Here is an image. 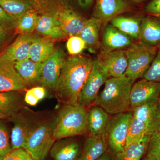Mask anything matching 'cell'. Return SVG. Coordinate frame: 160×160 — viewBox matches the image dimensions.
Wrapping results in <instances>:
<instances>
[{"instance_id":"6da1fadb","label":"cell","mask_w":160,"mask_h":160,"mask_svg":"<svg viewBox=\"0 0 160 160\" xmlns=\"http://www.w3.org/2000/svg\"><path fill=\"white\" fill-rule=\"evenodd\" d=\"M92 64L93 60L84 56H73L65 60L55 89L58 101L65 105H78Z\"/></svg>"},{"instance_id":"7a4b0ae2","label":"cell","mask_w":160,"mask_h":160,"mask_svg":"<svg viewBox=\"0 0 160 160\" xmlns=\"http://www.w3.org/2000/svg\"><path fill=\"white\" fill-rule=\"evenodd\" d=\"M134 82L125 75L109 78L93 104L109 114L116 115L126 112L131 108L130 91Z\"/></svg>"},{"instance_id":"3957f363","label":"cell","mask_w":160,"mask_h":160,"mask_svg":"<svg viewBox=\"0 0 160 160\" xmlns=\"http://www.w3.org/2000/svg\"><path fill=\"white\" fill-rule=\"evenodd\" d=\"M88 131L87 111L79 105H65L57 116L55 139L79 135Z\"/></svg>"},{"instance_id":"277c9868","label":"cell","mask_w":160,"mask_h":160,"mask_svg":"<svg viewBox=\"0 0 160 160\" xmlns=\"http://www.w3.org/2000/svg\"><path fill=\"white\" fill-rule=\"evenodd\" d=\"M57 117L41 121L28 137L23 148L29 152L33 160H45L54 144Z\"/></svg>"},{"instance_id":"5b68a950","label":"cell","mask_w":160,"mask_h":160,"mask_svg":"<svg viewBox=\"0 0 160 160\" xmlns=\"http://www.w3.org/2000/svg\"><path fill=\"white\" fill-rule=\"evenodd\" d=\"M157 51V47H151L141 41L132 43L125 50L128 66L124 75L135 82L143 77L149 69Z\"/></svg>"},{"instance_id":"8992f818","label":"cell","mask_w":160,"mask_h":160,"mask_svg":"<svg viewBox=\"0 0 160 160\" xmlns=\"http://www.w3.org/2000/svg\"><path fill=\"white\" fill-rule=\"evenodd\" d=\"M109 78L107 69L98 58L93 60L90 74L81 92L78 105L86 108L93 104L98 95L100 88Z\"/></svg>"},{"instance_id":"52a82bcc","label":"cell","mask_w":160,"mask_h":160,"mask_svg":"<svg viewBox=\"0 0 160 160\" xmlns=\"http://www.w3.org/2000/svg\"><path fill=\"white\" fill-rule=\"evenodd\" d=\"M132 111L115 115L109 120L106 137L109 147L115 155L124 150Z\"/></svg>"},{"instance_id":"ba28073f","label":"cell","mask_w":160,"mask_h":160,"mask_svg":"<svg viewBox=\"0 0 160 160\" xmlns=\"http://www.w3.org/2000/svg\"><path fill=\"white\" fill-rule=\"evenodd\" d=\"M27 108H23L9 119L14 124L11 135L12 149L23 148L28 137L41 121Z\"/></svg>"},{"instance_id":"9c48e42d","label":"cell","mask_w":160,"mask_h":160,"mask_svg":"<svg viewBox=\"0 0 160 160\" xmlns=\"http://www.w3.org/2000/svg\"><path fill=\"white\" fill-rule=\"evenodd\" d=\"M65 60L64 52L59 48L42 62L41 83L44 87L55 90Z\"/></svg>"},{"instance_id":"30bf717a","label":"cell","mask_w":160,"mask_h":160,"mask_svg":"<svg viewBox=\"0 0 160 160\" xmlns=\"http://www.w3.org/2000/svg\"><path fill=\"white\" fill-rule=\"evenodd\" d=\"M160 82L142 79L132 85L130 94V105L133 109L138 106L158 102Z\"/></svg>"},{"instance_id":"8fae6325","label":"cell","mask_w":160,"mask_h":160,"mask_svg":"<svg viewBox=\"0 0 160 160\" xmlns=\"http://www.w3.org/2000/svg\"><path fill=\"white\" fill-rule=\"evenodd\" d=\"M15 63L0 56V92L26 89V85L15 68Z\"/></svg>"},{"instance_id":"7c38bea8","label":"cell","mask_w":160,"mask_h":160,"mask_svg":"<svg viewBox=\"0 0 160 160\" xmlns=\"http://www.w3.org/2000/svg\"><path fill=\"white\" fill-rule=\"evenodd\" d=\"M39 38L31 34H20L15 41L0 54V56L14 62L26 59L29 57L32 45Z\"/></svg>"},{"instance_id":"4fadbf2b","label":"cell","mask_w":160,"mask_h":160,"mask_svg":"<svg viewBox=\"0 0 160 160\" xmlns=\"http://www.w3.org/2000/svg\"><path fill=\"white\" fill-rule=\"evenodd\" d=\"M98 58L107 69L110 77H120L125 75L128 66L125 50H103Z\"/></svg>"},{"instance_id":"5bb4252c","label":"cell","mask_w":160,"mask_h":160,"mask_svg":"<svg viewBox=\"0 0 160 160\" xmlns=\"http://www.w3.org/2000/svg\"><path fill=\"white\" fill-rule=\"evenodd\" d=\"M129 9V5L124 0H96L93 17L107 23Z\"/></svg>"},{"instance_id":"9a60e30c","label":"cell","mask_w":160,"mask_h":160,"mask_svg":"<svg viewBox=\"0 0 160 160\" xmlns=\"http://www.w3.org/2000/svg\"><path fill=\"white\" fill-rule=\"evenodd\" d=\"M132 117L142 121L151 135L160 126V106L158 102L138 106L132 109Z\"/></svg>"},{"instance_id":"2e32d148","label":"cell","mask_w":160,"mask_h":160,"mask_svg":"<svg viewBox=\"0 0 160 160\" xmlns=\"http://www.w3.org/2000/svg\"><path fill=\"white\" fill-rule=\"evenodd\" d=\"M131 38L111 24L105 26L102 35L104 51H112L128 47L132 43Z\"/></svg>"},{"instance_id":"e0dca14e","label":"cell","mask_w":160,"mask_h":160,"mask_svg":"<svg viewBox=\"0 0 160 160\" xmlns=\"http://www.w3.org/2000/svg\"><path fill=\"white\" fill-rule=\"evenodd\" d=\"M56 17L64 33L70 37L79 36L86 21L75 12L69 9H62Z\"/></svg>"},{"instance_id":"ac0fdd59","label":"cell","mask_w":160,"mask_h":160,"mask_svg":"<svg viewBox=\"0 0 160 160\" xmlns=\"http://www.w3.org/2000/svg\"><path fill=\"white\" fill-rule=\"evenodd\" d=\"M18 91L0 92V120L10 118L23 108Z\"/></svg>"},{"instance_id":"d6986e66","label":"cell","mask_w":160,"mask_h":160,"mask_svg":"<svg viewBox=\"0 0 160 160\" xmlns=\"http://www.w3.org/2000/svg\"><path fill=\"white\" fill-rule=\"evenodd\" d=\"M109 118L108 113L98 106L87 112V127L90 136L106 135Z\"/></svg>"},{"instance_id":"ffe728a7","label":"cell","mask_w":160,"mask_h":160,"mask_svg":"<svg viewBox=\"0 0 160 160\" xmlns=\"http://www.w3.org/2000/svg\"><path fill=\"white\" fill-rule=\"evenodd\" d=\"M107 137L90 136L86 139L82 153L78 160H97L106 152Z\"/></svg>"},{"instance_id":"44dd1931","label":"cell","mask_w":160,"mask_h":160,"mask_svg":"<svg viewBox=\"0 0 160 160\" xmlns=\"http://www.w3.org/2000/svg\"><path fill=\"white\" fill-rule=\"evenodd\" d=\"M139 40L151 47L160 44V20L152 17L142 19Z\"/></svg>"},{"instance_id":"7402d4cb","label":"cell","mask_w":160,"mask_h":160,"mask_svg":"<svg viewBox=\"0 0 160 160\" xmlns=\"http://www.w3.org/2000/svg\"><path fill=\"white\" fill-rule=\"evenodd\" d=\"M42 63L36 62L29 58L15 62V68L26 86L41 83Z\"/></svg>"},{"instance_id":"603a6c76","label":"cell","mask_w":160,"mask_h":160,"mask_svg":"<svg viewBox=\"0 0 160 160\" xmlns=\"http://www.w3.org/2000/svg\"><path fill=\"white\" fill-rule=\"evenodd\" d=\"M101 20L93 17L86 20L84 26L78 36L86 43L87 48L92 52L98 50L99 46V34L101 26Z\"/></svg>"},{"instance_id":"cb8c5ba5","label":"cell","mask_w":160,"mask_h":160,"mask_svg":"<svg viewBox=\"0 0 160 160\" xmlns=\"http://www.w3.org/2000/svg\"><path fill=\"white\" fill-rule=\"evenodd\" d=\"M35 29L40 34L52 38H62L66 36L58 18L50 15L39 16Z\"/></svg>"},{"instance_id":"d4e9b609","label":"cell","mask_w":160,"mask_h":160,"mask_svg":"<svg viewBox=\"0 0 160 160\" xmlns=\"http://www.w3.org/2000/svg\"><path fill=\"white\" fill-rule=\"evenodd\" d=\"M50 152L54 160H78L79 146L76 142L60 141L53 144Z\"/></svg>"},{"instance_id":"484cf974","label":"cell","mask_w":160,"mask_h":160,"mask_svg":"<svg viewBox=\"0 0 160 160\" xmlns=\"http://www.w3.org/2000/svg\"><path fill=\"white\" fill-rule=\"evenodd\" d=\"M110 22L112 26L131 38L139 39L142 19L119 15Z\"/></svg>"},{"instance_id":"4316f807","label":"cell","mask_w":160,"mask_h":160,"mask_svg":"<svg viewBox=\"0 0 160 160\" xmlns=\"http://www.w3.org/2000/svg\"><path fill=\"white\" fill-rule=\"evenodd\" d=\"M150 136H146L125 147L115 155V160H141L147 152Z\"/></svg>"},{"instance_id":"83f0119b","label":"cell","mask_w":160,"mask_h":160,"mask_svg":"<svg viewBox=\"0 0 160 160\" xmlns=\"http://www.w3.org/2000/svg\"><path fill=\"white\" fill-rule=\"evenodd\" d=\"M53 49L52 42L39 37L32 45L28 58L36 62L42 63L52 53Z\"/></svg>"},{"instance_id":"f1b7e54d","label":"cell","mask_w":160,"mask_h":160,"mask_svg":"<svg viewBox=\"0 0 160 160\" xmlns=\"http://www.w3.org/2000/svg\"><path fill=\"white\" fill-rule=\"evenodd\" d=\"M0 6L9 15L17 20L32 9V5L26 0H0Z\"/></svg>"},{"instance_id":"f546056e","label":"cell","mask_w":160,"mask_h":160,"mask_svg":"<svg viewBox=\"0 0 160 160\" xmlns=\"http://www.w3.org/2000/svg\"><path fill=\"white\" fill-rule=\"evenodd\" d=\"M146 136H151L148 127L142 121L132 116L128 130L126 147Z\"/></svg>"},{"instance_id":"4dcf8cb0","label":"cell","mask_w":160,"mask_h":160,"mask_svg":"<svg viewBox=\"0 0 160 160\" xmlns=\"http://www.w3.org/2000/svg\"><path fill=\"white\" fill-rule=\"evenodd\" d=\"M39 16L31 9L18 19L16 32L18 34H31L36 28Z\"/></svg>"},{"instance_id":"1f68e13d","label":"cell","mask_w":160,"mask_h":160,"mask_svg":"<svg viewBox=\"0 0 160 160\" xmlns=\"http://www.w3.org/2000/svg\"><path fill=\"white\" fill-rule=\"evenodd\" d=\"M142 78L148 81L160 82V44L157 46L154 59Z\"/></svg>"},{"instance_id":"d6a6232c","label":"cell","mask_w":160,"mask_h":160,"mask_svg":"<svg viewBox=\"0 0 160 160\" xmlns=\"http://www.w3.org/2000/svg\"><path fill=\"white\" fill-rule=\"evenodd\" d=\"M46 89L44 86H37L27 90L24 101L29 106H35L46 96Z\"/></svg>"},{"instance_id":"836d02e7","label":"cell","mask_w":160,"mask_h":160,"mask_svg":"<svg viewBox=\"0 0 160 160\" xmlns=\"http://www.w3.org/2000/svg\"><path fill=\"white\" fill-rule=\"evenodd\" d=\"M66 48L69 54L76 56L87 48L86 43L78 36H71L66 42Z\"/></svg>"},{"instance_id":"e575fe53","label":"cell","mask_w":160,"mask_h":160,"mask_svg":"<svg viewBox=\"0 0 160 160\" xmlns=\"http://www.w3.org/2000/svg\"><path fill=\"white\" fill-rule=\"evenodd\" d=\"M12 149L7 128L4 124L0 122V160H4Z\"/></svg>"},{"instance_id":"d590c367","label":"cell","mask_w":160,"mask_h":160,"mask_svg":"<svg viewBox=\"0 0 160 160\" xmlns=\"http://www.w3.org/2000/svg\"><path fill=\"white\" fill-rule=\"evenodd\" d=\"M146 153L160 160V126L150 137Z\"/></svg>"},{"instance_id":"8d00e7d4","label":"cell","mask_w":160,"mask_h":160,"mask_svg":"<svg viewBox=\"0 0 160 160\" xmlns=\"http://www.w3.org/2000/svg\"><path fill=\"white\" fill-rule=\"evenodd\" d=\"M4 160H33L29 152L23 148L12 149Z\"/></svg>"},{"instance_id":"74e56055","label":"cell","mask_w":160,"mask_h":160,"mask_svg":"<svg viewBox=\"0 0 160 160\" xmlns=\"http://www.w3.org/2000/svg\"><path fill=\"white\" fill-rule=\"evenodd\" d=\"M18 20L9 15L0 6V26L10 29L16 28Z\"/></svg>"},{"instance_id":"f35d334b","label":"cell","mask_w":160,"mask_h":160,"mask_svg":"<svg viewBox=\"0 0 160 160\" xmlns=\"http://www.w3.org/2000/svg\"><path fill=\"white\" fill-rule=\"evenodd\" d=\"M145 11L150 15L160 17V0H152L145 7Z\"/></svg>"},{"instance_id":"ab89813d","label":"cell","mask_w":160,"mask_h":160,"mask_svg":"<svg viewBox=\"0 0 160 160\" xmlns=\"http://www.w3.org/2000/svg\"><path fill=\"white\" fill-rule=\"evenodd\" d=\"M11 30L12 29L0 26V46L5 42Z\"/></svg>"},{"instance_id":"60d3db41","label":"cell","mask_w":160,"mask_h":160,"mask_svg":"<svg viewBox=\"0 0 160 160\" xmlns=\"http://www.w3.org/2000/svg\"><path fill=\"white\" fill-rule=\"evenodd\" d=\"M79 5L84 9H87L91 6L94 0H77Z\"/></svg>"},{"instance_id":"b9f144b4","label":"cell","mask_w":160,"mask_h":160,"mask_svg":"<svg viewBox=\"0 0 160 160\" xmlns=\"http://www.w3.org/2000/svg\"><path fill=\"white\" fill-rule=\"evenodd\" d=\"M97 160H111V159H110V157H109V155L107 154V153H106V152H105L101 157L99 158Z\"/></svg>"},{"instance_id":"7bdbcfd3","label":"cell","mask_w":160,"mask_h":160,"mask_svg":"<svg viewBox=\"0 0 160 160\" xmlns=\"http://www.w3.org/2000/svg\"><path fill=\"white\" fill-rule=\"evenodd\" d=\"M144 160H158V158L153 156H152L151 155L147 154L146 155V157L144 158Z\"/></svg>"},{"instance_id":"ee69618b","label":"cell","mask_w":160,"mask_h":160,"mask_svg":"<svg viewBox=\"0 0 160 160\" xmlns=\"http://www.w3.org/2000/svg\"><path fill=\"white\" fill-rule=\"evenodd\" d=\"M131 1L135 2L140 3L141 2H143V1H145V0H131Z\"/></svg>"},{"instance_id":"f6af8a7d","label":"cell","mask_w":160,"mask_h":160,"mask_svg":"<svg viewBox=\"0 0 160 160\" xmlns=\"http://www.w3.org/2000/svg\"><path fill=\"white\" fill-rule=\"evenodd\" d=\"M159 106H160V94L159 96Z\"/></svg>"}]
</instances>
